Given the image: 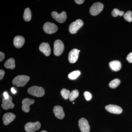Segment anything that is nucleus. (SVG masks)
<instances>
[{"label": "nucleus", "mask_w": 132, "mask_h": 132, "mask_svg": "<svg viewBox=\"0 0 132 132\" xmlns=\"http://www.w3.org/2000/svg\"><path fill=\"white\" fill-rule=\"evenodd\" d=\"M15 115L12 113H5L3 116L2 120L3 124L5 125H7L14 120Z\"/></svg>", "instance_id": "4468645a"}, {"label": "nucleus", "mask_w": 132, "mask_h": 132, "mask_svg": "<svg viewBox=\"0 0 132 132\" xmlns=\"http://www.w3.org/2000/svg\"><path fill=\"white\" fill-rule=\"evenodd\" d=\"M40 132H47L46 131H45V130H43V131H41Z\"/></svg>", "instance_id": "72a5a7b5"}, {"label": "nucleus", "mask_w": 132, "mask_h": 132, "mask_svg": "<svg viewBox=\"0 0 132 132\" xmlns=\"http://www.w3.org/2000/svg\"><path fill=\"white\" fill-rule=\"evenodd\" d=\"M104 5L100 2H96L92 5L90 9V14L93 16L97 15L102 11Z\"/></svg>", "instance_id": "39448f33"}, {"label": "nucleus", "mask_w": 132, "mask_h": 132, "mask_svg": "<svg viewBox=\"0 0 132 132\" xmlns=\"http://www.w3.org/2000/svg\"><path fill=\"white\" fill-rule=\"evenodd\" d=\"M53 112L56 118L62 119L65 117V113L63 108L60 106H55L53 109Z\"/></svg>", "instance_id": "2eb2a0df"}, {"label": "nucleus", "mask_w": 132, "mask_h": 132, "mask_svg": "<svg viewBox=\"0 0 132 132\" xmlns=\"http://www.w3.org/2000/svg\"><path fill=\"white\" fill-rule=\"evenodd\" d=\"M120 83V81L118 79H114L109 82V86L111 88H114L118 87Z\"/></svg>", "instance_id": "4be33fe9"}, {"label": "nucleus", "mask_w": 132, "mask_h": 132, "mask_svg": "<svg viewBox=\"0 0 132 132\" xmlns=\"http://www.w3.org/2000/svg\"><path fill=\"white\" fill-rule=\"evenodd\" d=\"M109 65L113 71L117 72L120 70L121 65L120 62L118 61H113L109 62Z\"/></svg>", "instance_id": "a211bd4d"}, {"label": "nucleus", "mask_w": 132, "mask_h": 132, "mask_svg": "<svg viewBox=\"0 0 132 132\" xmlns=\"http://www.w3.org/2000/svg\"><path fill=\"white\" fill-rule=\"evenodd\" d=\"M43 29L45 32L48 34L56 32L58 30V27L55 24L52 22H46L43 27Z\"/></svg>", "instance_id": "0eeeda50"}, {"label": "nucleus", "mask_w": 132, "mask_h": 132, "mask_svg": "<svg viewBox=\"0 0 132 132\" xmlns=\"http://www.w3.org/2000/svg\"><path fill=\"white\" fill-rule=\"evenodd\" d=\"M30 80V78L26 75H19L13 79L12 83L18 87H24L28 82Z\"/></svg>", "instance_id": "f257e3e1"}, {"label": "nucleus", "mask_w": 132, "mask_h": 132, "mask_svg": "<svg viewBox=\"0 0 132 132\" xmlns=\"http://www.w3.org/2000/svg\"><path fill=\"white\" fill-rule=\"evenodd\" d=\"M53 18L59 23H64L67 19V14L65 12H63L60 14L56 12H53L52 13Z\"/></svg>", "instance_id": "6e6552de"}, {"label": "nucleus", "mask_w": 132, "mask_h": 132, "mask_svg": "<svg viewBox=\"0 0 132 132\" xmlns=\"http://www.w3.org/2000/svg\"><path fill=\"white\" fill-rule=\"evenodd\" d=\"M125 13L123 11H121L118 9H114L112 12V15L114 17H117L118 15L122 16L124 15Z\"/></svg>", "instance_id": "b1692460"}, {"label": "nucleus", "mask_w": 132, "mask_h": 132, "mask_svg": "<svg viewBox=\"0 0 132 132\" xmlns=\"http://www.w3.org/2000/svg\"><path fill=\"white\" fill-rule=\"evenodd\" d=\"M70 91L68 90L63 88L61 92V94L62 96L65 100H67L69 98V95H70Z\"/></svg>", "instance_id": "393cba45"}, {"label": "nucleus", "mask_w": 132, "mask_h": 132, "mask_svg": "<svg viewBox=\"0 0 132 132\" xmlns=\"http://www.w3.org/2000/svg\"><path fill=\"white\" fill-rule=\"evenodd\" d=\"M11 92L13 93V94H15L16 93V91L14 89V88L12 87L11 89Z\"/></svg>", "instance_id": "473e14b6"}, {"label": "nucleus", "mask_w": 132, "mask_h": 132, "mask_svg": "<svg viewBox=\"0 0 132 132\" xmlns=\"http://www.w3.org/2000/svg\"><path fill=\"white\" fill-rule=\"evenodd\" d=\"M23 18L24 20L26 21H29L31 19V11L29 8H27L24 11Z\"/></svg>", "instance_id": "aec40b11"}, {"label": "nucleus", "mask_w": 132, "mask_h": 132, "mask_svg": "<svg viewBox=\"0 0 132 132\" xmlns=\"http://www.w3.org/2000/svg\"><path fill=\"white\" fill-rule=\"evenodd\" d=\"M84 95L86 100L87 101H89L92 98V95L88 92H85L84 93Z\"/></svg>", "instance_id": "bb28decb"}, {"label": "nucleus", "mask_w": 132, "mask_h": 132, "mask_svg": "<svg viewBox=\"0 0 132 132\" xmlns=\"http://www.w3.org/2000/svg\"><path fill=\"white\" fill-rule=\"evenodd\" d=\"M41 124L39 121L29 122L25 125V130L27 132H34L40 128Z\"/></svg>", "instance_id": "423d86ee"}, {"label": "nucleus", "mask_w": 132, "mask_h": 132, "mask_svg": "<svg viewBox=\"0 0 132 132\" xmlns=\"http://www.w3.org/2000/svg\"><path fill=\"white\" fill-rule=\"evenodd\" d=\"M39 49L41 52L44 54L46 56H49L51 54V48L49 44L43 42L40 45Z\"/></svg>", "instance_id": "dca6fc26"}, {"label": "nucleus", "mask_w": 132, "mask_h": 132, "mask_svg": "<svg viewBox=\"0 0 132 132\" xmlns=\"http://www.w3.org/2000/svg\"><path fill=\"white\" fill-rule=\"evenodd\" d=\"M35 103L34 100L29 98L24 99L22 102V109L25 112L28 113L30 111V106Z\"/></svg>", "instance_id": "9b49d317"}, {"label": "nucleus", "mask_w": 132, "mask_h": 132, "mask_svg": "<svg viewBox=\"0 0 132 132\" xmlns=\"http://www.w3.org/2000/svg\"><path fill=\"white\" fill-rule=\"evenodd\" d=\"M80 50L76 48L72 50L69 52L68 55L69 61L71 63H75L77 61L79 57V53Z\"/></svg>", "instance_id": "9d476101"}, {"label": "nucleus", "mask_w": 132, "mask_h": 132, "mask_svg": "<svg viewBox=\"0 0 132 132\" xmlns=\"http://www.w3.org/2000/svg\"><path fill=\"white\" fill-rule=\"evenodd\" d=\"M80 74V72L79 71H74L70 73L68 75V77L70 79L74 80L76 79L78 77H79Z\"/></svg>", "instance_id": "5701e85b"}, {"label": "nucleus", "mask_w": 132, "mask_h": 132, "mask_svg": "<svg viewBox=\"0 0 132 132\" xmlns=\"http://www.w3.org/2000/svg\"><path fill=\"white\" fill-rule=\"evenodd\" d=\"M75 2L79 5H81L84 3L85 1L84 0H75Z\"/></svg>", "instance_id": "7c9ffc66"}, {"label": "nucleus", "mask_w": 132, "mask_h": 132, "mask_svg": "<svg viewBox=\"0 0 132 132\" xmlns=\"http://www.w3.org/2000/svg\"><path fill=\"white\" fill-rule=\"evenodd\" d=\"M25 42V39L22 36H17L15 37L14 40V45L16 48H20L23 46Z\"/></svg>", "instance_id": "f3484780"}, {"label": "nucleus", "mask_w": 132, "mask_h": 132, "mask_svg": "<svg viewBox=\"0 0 132 132\" xmlns=\"http://www.w3.org/2000/svg\"><path fill=\"white\" fill-rule=\"evenodd\" d=\"M12 97L10 96L9 98L5 99L4 98L2 100V107L4 110H7L9 109H13L14 108V104L12 102Z\"/></svg>", "instance_id": "ddd939ff"}, {"label": "nucleus", "mask_w": 132, "mask_h": 132, "mask_svg": "<svg viewBox=\"0 0 132 132\" xmlns=\"http://www.w3.org/2000/svg\"><path fill=\"white\" fill-rule=\"evenodd\" d=\"M5 74V72L3 70L1 69L0 70V79L1 80H2L4 77Z\"/></svg>", "instance_id": "c85d7f7f"}, {"label": "nucleus", "mask_w": 132, "mask_h": 132, "mask_svg": "<svg viewBox=\"0 0 132 132\" xmlns=\"http://www.w3.org/2000/svg\"><path fill=\"white\" fill-rule=\"evenodd\" d=\"M83 25V21L80 19H78L70 24L69 27V32L71 34H76Z\"/></svg>", "instance_id": "20e7f679"}, {"label": "nucleus", "mask_w": 132, "mask_h": 132, "mask_svg": "<svg viewBox=\"0 0 132 132\" xmlns=\"http://www.w3.org/2000/svg\"><path fill=\"white\" fill-rule=\"evenodd\" d=\"M79 92L77 90H74L70 93L69 95V100L71 101H73L75 99L79 96Z\"/></svg>", "instance_id": "412c9836"}, {"label": "nucleus", "mask_w": 132, "mask_h": 132, "mask_svg": "<svg viewBox=\"0 0 132 132\" xmlns=\"http://www.w3.org/2000/svg\"><path fill=\"white\" fill-rule=\"evenodd\" d=\"M4 66L6 68L11 69H14L15 67L14 59L13 58L8 59L5 62Z\"/></svg>", "instance_id": "6ab92c4d"}, {"label": "nucleus", "mask_w": 132, "mask_h": 132, "mask_svg": "<svg viewBox=\"0 0 132 132\" xmlns=\"http://www.w3.org/2000/svg\"><path fill=\"white\" fill-rule=\"evenodd\" d=\"M64 49V44L61 40H57L54 44V53L56 56L61 55Z\"/></svg>", "instance_id": "7ed1b4c3"}, {"label": "nucleus", "mask_w": 132, "mask_h": 132, "mask_svg": "<svg viewBox=\"0 0 132 132\" xmlns=\"http://www.w3.org/2000/svg\"><path fill=\"white\" fill-rule=\"evenodd\" d=\"M106 110L111 113L119 114L123 112V110L120 107L114 105H109L105 107Z\"/></svg>", "instance_id": "f8f14e48"}, {"label": "nucleus", "mask_w": 132, "mask_h": 132, "mask_svg": "<svg viewBox=\"0 0 132 132\" xmlns=\"http://www.w3.org/2000/svg\"><path fill=\"white\" fill-rule=\"evenodd\" d=\"M126 60L129 63H132V52L128 55L126 57Z\"/></svg>", "instance_id": "cd10ccee"}, {"label": "nucleus", "mask_w": 132, "mask_h": 132, "mask_svg": "<svg viewBox=\"0 0 132 132\" xmlns=\"http://www.w3.org/2000/svg\"><path fill=\"white\" fill-rule=\"evenodd\" d=\"M132 13L131 11H128L123 15L124 19L127 21L131 22L132 21Z\"/></svg>", "instance_id": "a878e982"}, {"label": "nucleus", "mask_w": 132, "mask_h": 132, "mask_svg": "<svg viewBox=\"0 0 132 132\" xmlns=\"http://www.w3.org/2000/svg\"><path fill=\"white\" fill-rule=\"evenodd\" d=\"M79 126L81 132H89L90 126L87 120L85 118H82L79 121Z\"/></svg>", "instance_id": "1a4fd4ad"}, {"label": "nucleus", "mask_w": 132, "mask_h": 132, "mask_svg": "<svg viewBox=\"0 0 132 132\" xmlns=\"http://www.w3.org/2000/svg\"><path fill=\"white\" fill-rule=\"evenodd\" d=\"M5 55L2 52H0V61L1 62L5 59Z\"/></svg>", "instance_id": "c756f323"}, {"label": "nucleus", "mask_w": 132, "mask_h": 132, "mask_svg": "<svg viewBox=\"0 0 132 132\" xmlns=\"http://www.w3.org/2000/svg\"><path fill=\"white\" fill-rule=\"evenodd\" d=\"M3 95H4V98L6 99L9 98L10 97L8 93L6 92H4V94H3Z\"/></svg>", "instance_id": "2f4dec72"}, {"label": "nucleus", "mask_w": 132, "mask_h": 132, "mask_svg": "<svg viewBox=\"0 0 132 132\" xmlns=\"http://www.w3.org/2000/svg\"><path fill=\"white\" fill-rule=\"evenodd\" d=\"M28 92L31 95L38 97H43L45 93V90L43 88L37 86H34L29 88Z\"/></svg>", "instance_id": "f03ea898"}]
</instances>
